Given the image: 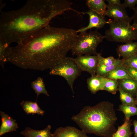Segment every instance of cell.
I'll list each match as a JSON object with an SVG mask.
<instances>
[{
  "mask_svg": "<svg viewBox=\"0 0 137 137\" xmlns=\"http://www.w3.org/2000/svg\"><path fill=\"white\" fill-rule=\"evenodd\" d=\"M119 93V98L124 105L136 106L137 105L135 98L131 95L123 91L119 87L118 90Z\"/></svg>",
  "mask_w": 137,
  "mask_h": 137,
  "instance_id": "cb8c5ba5",
  "label": "cell"
},
{
  "mask_svg": "<svg viewBox=\"0 0 137 137\" xmlns=\"http://www.w3.org/2000/svg\"><path fill=\"white\" fill-rule=\"evenodd\" d=\"M10 44L0 38V64L3 68L5 64L8 62Z\"/></svg>",
  "mask_w": 137,
  "mask_h": 137,
  "instance_id": "603a6c76",
  "label": "cell"
},
{
  "mask_svg": "<svg viewBox=\"0 0 137 137\" xmlns=\"http://www.w3.org/2000/svg\"><path fill=\"white\" fill-rule=\"evenodd\" d=\"M87 83L88 90L93 94L102 90V77L96 75L91 76L87 79Z\"/></svg>",
  "mask_w": 137,
  "mask_h": 137,
  "instance_id": "d6986e66",
  "label": "cell"
},
{
  "mask_svg": "<svg viewBox=\"0 0 137 137\" xmlns=\"http://www.w3.org/2000/svg\"><path fill=\"white\" fill-rule=\"evenodd\" d=\"M102 90L115 94L118 90V81L102 77Z\"/></svg>",
  "mask_w": 137,
  "mask_h": 137,
  "instance_id": "44dd1931",
  "label": "cell"
},
{
  "mask_svg": "<svg viewBox=\"0 0 137 137\" xmlns=\"http://www.w3.org/2000/svg\"><path fill=\"white\" fill-rule=\"evenodd\" d=\"M81 72L75 63L74 58L66 57L50 68L49 74L65 78L72 92L73 97L74 83Z\"/></svg>",
  "mask_w": 137,
  "mask_h": 137,
  "instance_id": "8992f818",
  "label": "cell"
},
{
  "mask_svg": "<svg viewBox=\"0 0 137 137\" xmlns=\"http://www.w3.org/2000/svg\"><path fill=\"white\" fill-rule=\"evenodd\" d=\"M77 33L73 29L48 25L10 47L8 62L26 69H50L66 57Z\"/></svg>",
  "mask_w": 137,
  "mask_h": 137,
  "instance_id": "6da1fadb",
  "label": "cell"
},
{
  "mask_svg": "<svg viewBox=\"0 0 137 137\" xmlns=\"http://www.w3.org/2000/svg\"><path fill=\"white\" fill-rule=\"evenodd\" d=\"M80 13L88 14L89 17V22L86 27L77 30L78 33L85 32L88 30L94 28L100 29L103 27L105 24H108V21L106 20L104 16L96 12L89 10L88 11Z\"/></svg>",
  "mask_w": 137,
  "mask_h": 137,
  "instance_id": "9c48e42d",
  "label": "cell"
},
{
  "mask_svg": "<svg viewBox=\"0 0 137 137\" xmlns=\"http://www.w3.org/2000/svg\"><path fill=\"white\" fill-rule=\"evenodd\" d=\"M108 22L109 28L104 36L109 41L125 43L137 40V30L130 23L114 20Z\"/></svg>",
  "mask_w": 137,
  "mask_h": 137,
  "instance_id": "5b68a950",
  "label": "cell"
},
{
  "mask_svg": "<svg viewBox=\"0 0 137 137\" xmlns=\"http://www.w3.org/2000/svg\"><path fill=\"white\" fill-rule=\"evenodd\" d=\"M86 134L74 127L67 126L57 128L53 134V137H89Z\"/></svg>",
  "mask_w": 137,
  "mask_h": 137,
  "instance_id": "30bf717a",
  "label": "cell"
},
{
  "mask_svg": "<svg viewBox=\"0 0 137 137\" xmlns=\"http://www.w3.org/2000/svg\"><path fill=\"white\" fill-rule=\"evenodd\" d=\"M116 51L119 58L128 59L137 53V42H130L118 45Z\"/></svg>",
  "mask_w": 137,
  "mask_h": 137,
  "instance_id": "7c38bea8",
  "label": "cell"
},
{
  "mask_svg": "<svg viewBox=\"0 0 137 137\" xmlns=\"http://www.w3.org/2000/svg\"><path fill=\"white\" fill-rule=\"evenodd\" d=\"M51 128L50 125H48L45 129L40 130L26 127L20 133L25 137H53V134L50 131Z\"/></svg>",
  "mask_w": 137,
  "mask_h": 137,
  "instance_id": "4fadbf2b",
  "label": "cell"
},
{
  "mask_svg": "<svg viewBox=\"0 0 137 137\" xmlns=\"http://www.w3.org/2000/svg\"><path fill=\"white\" fill-rule=\"evenodd\" d=\"M23 110L27 115L37 114L42 116L44 115L45 111L41 109L36 101H23L20 103Z\"/></svg>",
  "mask_w": 137,
  "mask_h": 137,
  "instance_id": "2e32d148",
  "label": "cell"
},
{
  "mask_svg": "<svg viewBox=\"0 0 137 137\" xmlns=\"http://www.w3.org/2000/svg\"><path fill=\"white\" fill-rule=\"evenodd\" d=\"M105 16L113 19L130 23L132 20L129 16L126 8L122 5H107Z\"/></svg>",
  "mask_w": 137,
  "mask_h": 137,
  "instance_id": "ba28073f",
  "label": "cell"
},
{
  "mask_svg": "<svg viewBox=\"0 0 137 137\" xmlns=\"http://www.w3.org/2000/svg\"><path fill=\"white\" fill-rule=\"evenodd\" d=\"M125 59H117L116 62L113 64L108 66H105L98 63L96 75L97 76L105 77L110 72L117 67L122 65L125 63Z\"/></svg>",
  "mask_w": 137,
  "mask_h": 137,
  "instance_id": "e0dca14e",
  "label": "cell"
},
{
  "mask_svg": "<svg viewBox=\"0 0 137 137\" xmlns=\"http://www.w3.org/2000/svg\"><path fill=\"white\" fill-rule=\"evenodd\" d=\"M135 97V101L136 102L137 105V93Z\"/></svg>",
  "mask_w": 137,
  "mask_h": 137,
  "instance_id": "836d02e7",
  "label": "cell"
},
{
  "mask_svg": "<svg viewBox=\"0 0 137 137\" xmlns=\"http://www.w3.org/2000/svg\"><path fill=\"white\" fill-rule=\"evenodd\" d=\"M132 125L131 121L125 119L124 123L118 126L112 137H131L133 133L131 130Z\"/></svg>",
  "mask_w": 137,
  "mask_h": 137,
  "instance_id": "ffe728a7",
  "label": "cell"
},
{
  "mask_svg": "<svg viewBox=\"0 0 137 137\" xmlns=\"http://www.w3.org/2000/svg\"><path fill=\"white\" fill-rule=\"evenodd\" d=\"M127 67L129 75L132 79L137 82V70Z\"/></svg>",
  "mask_w": 137,
  "mask_h": 137,
  "instance_id": "f1b7e54d",
  "label": "cell"
},
{
  "mask_svg": "<svg viewBox=\"0 0 137 137\" xmlns=\"http://www.w3.org/2000/svg\"><path fill=\"white\" fill-rule=\"evenodd\" d=\"M132 25L135 29L137 30V24L133 23Z\"/></svg>",
  "mask_w": 137,
  "mask_h": 137,
  "instance_id": "d6a6232c",
  "label": "cell"
},
{
  "mask_svg": "<svg viewBox=\"0 0 137 137\" xmlns=\"http://www.w3.org/2000/svg\"><path fill=\"white\" fill-rule=\"evenodd\" d=\"M124 2L122 4L125 8H129L130 9H133L137 5V0H125Z\"/></svg>",
  "mask_w": 137,
  "mask_h": 137,
  "instance_id": "83f0119b",
  "label": "cell"
},
{
  "mask_svg": "<svg viewBox=\"0 0 137 137\" xmlns=\"http://www.w3.org/2000/svg\"><path fill=\"white\" fill-rule=\"evenodd\" d=\"M31 85L32 88L36 94L37 98L41 94H44L47 96H49L42 78L38 77L36 80L31 82Z\"/></svg>",
  "mask_w": 137,
  "mask_h": 137,
  "instance_id": "7402d4cb",
  "label": "cell"
},
{
  "mask_svg": "<svg viewBox=\"0 0 137 137\" xmlns=\"http://www.w3.org/2000/svg\"><path fill=\"white\" fill-rule=\"evenodd\" d=\"M105 77L116 80L125 79H132L129 75L127 67L124 64L114 69Z\"/></svg>",
  "mask_w": 137,
  "mask_h": 137,
  "instance_id": "9a60e30c",
  "label": "cell"
},
{
  "mask_svg": "<svg viewBox=\"0 0 137 137\" xmlns=\"http://www.w3.org/2000/svg\"><path fill=\"white\" fill-rule=\"evenodd\" d=\"M133 124L134 128V137H137V120L134 121Z\"/></svg>",
  "mask_w": 137,
  "mask_h": 137,
  "instance_id": "1f68e13d",
  "label": "cell"
},
{
  "mask_svg": "<svg viewBox=\"0 0 137 137\" xmlns=\"http://www.w3.org/2000/svg\"><path fill=\"white\" fill-rule=\"evenodd\" d=\"M97 55L98 58V63L106 66H109L113 64L117 60V59H116L112 56L104 58L99 53H98Z\"/></svg>",
  "mask_w": 137,
  "mask_h": 137,
  "instance_id": "484cf974",
  "label": "cell"
},
{
  "mask_svg": "<svg viewBox=\"0 0 137 137\" xmlns=\"http://www.w3.org/2000/svg\"><path fill=\"white\" fill-rule=\"evenodd\" d=\"M72 119L86 134L103 137H112L116 131L117 119L113 104L102 101L93 106H85Z\"/></svg>",
  "mask_w": 137,
  "mask_h": 137,
  "instance_id": "3957f363",
  "label": "cell"
},
{
  "mask_svg": "<svg viewBox=\"0 0 137 137\" xmlns=\"http://www.w3.org/2000/svg\"><path fill=\"white\" fill-rule=\"evenodd\" d=\"M118 87L124 92L135 97L137 93V82L132 79L118 80Z\"/></svg>",
  "mask_w": 137,
  "mask_h": 137,
  "instance_id": "5bb4252c",
  "label": "cell"
},
{
  "mask_svg": "<svg viewBox=\"0 0 137 137\" xmlns=\"http://www.w3.org/2000/svg\"><path fill=\"white\" fill-rule=\"evenodd\" d=\"M104 0H87L86 4L89 10L96 12L104 17L107 5Z\"/></svg>",
  "mask_w": 137,
  "mask_h": 137,
  "instance_id": "ac0fdd59",
  "label": "cell"
},
{
  "mask_svg": "<svg viewBox=\"0 0 137 137\" xmlns=\"http://www.w3.org/2000/svg\"><path fill=\"white\" fill-rule=\"evenodd\" d=\"M106 1L108 2V4L110 5H121L122 4L120 0H107Z\"/></svg>",
  "mask_w": 137,
  "mask_h": 137,
  "instance_id": "f546056e",
  "label": "cell"
},
{
  "mask_svg": "<svg viewBox=\"0 0 137 137\" xmlns=\"http://www.w3.org/2000/svg\"><path fill=\"white\" fill-rule=\"evenodd\" d=\"M125 59L124 64L127 66L137 70V53Z\"/></svg>",
  "mask_w": 137,
  "mask_h": 137,
  "instance_id": "4316f807",
  "label": "cell"
},
{
  "mask_svg": "<svg viewBox=\"0 0 137 137\" xmlns=\"http://www.w3.org/2000/svg\"><path fill=\"white\" fill-rule=\"evenodd\" d=\"M118 110L124 114L126 119L130 120L131 116L137 115V107L136 106L122 104L119 105Z\"/></svg>",
  "mask_w": 137,
  "mask_h": 137,
  "instance_id": "d4e9b609",
  "label": "cell"
},
{
  "mask_svg": "<svg viewBox=\"0 0 137 137\" xmlns=\"http://www.w3.org/2000/svg\"><path fill=\"white\" fill-rule=\"evenodd\" d=\"M72 4L66 0H29L20 9L1 12L0 38L17 43L49 25L56 16L74 11Z\"/></svg>",
  "mask_w": 137,
  "mask_h": 137,
  "instance_id": "7a4b0ae2",
  "label": "cell"
},
{
  "mask_svg": "<svg viewBox=\"0 0 137 137\" xmlns=\"http://www.w3.org/2000/svg\"><path fill=\"white\" fill-rule=\"evenodd\" d=\"M1 124L0 127V136L8 132L16 131L18 128L15 120L4 112L0 111Z\"/></svg>",
  "mask_w": 137,
  "mask_h": 137,
  "instance_id": "8fae6325",
  "label": "cell"
},
{
  "mask_svg": "<svg viewBox=\"0 0 137 137\" xmlns=\"http://www.w3.org/2000/svg\"><path fill=\"white\" fill-rule=\"evenodd\" d=\"M104 38V36L97 30L80 33L78 35L71 50L72 55H97V47Z\"/></svg>",
  "mask_w": 137,
  "mask_h": 137,
  "instance_id": "277c9868",
  "label": "cell"
},
{
  "mask_svg": "<svg viewBox=\"0 0 137 137\" xmlns=\"http://www.w3.org/2000/svg\"><path fill=\"white\" fill-rule=\"evenodd\" d=\"M77 65L82 71L89 73L91 76L96 75L97 68L98 63L97 55H84L77 56L74 58Z\"/></svg>",
  "mask_w": 137,
  "mask_h": 137,
  "instance_id": "52a82bcc",
  "label": "cell"
},
{
  "mask_svg": "<svg viewBox=\"0 0 137 137\" xmlns=\"http://www.w3.org/2000/svg\"><path fill=\"white\" fill-rule=\"evenodd\" d=\"M134 11L133 15L132 17L134 23L137 24V6L133 10Z\"/></svg>",
  "mask_w": 137,
  "mask_h": 137,
  "instance_id": "4dcf8cb0",
  "label": "cell"
}]
</instances>
